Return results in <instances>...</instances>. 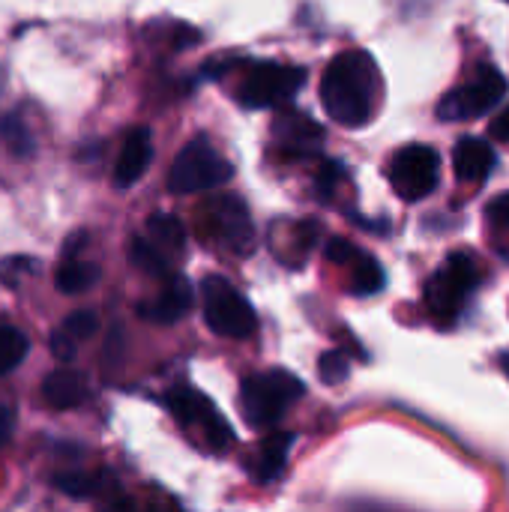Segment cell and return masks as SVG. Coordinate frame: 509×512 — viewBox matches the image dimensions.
<instances>
[{
    "instance_id": "cell-1",
    "label": "cell",
    "mask_w": 509,
    "mask_h": 512,
    "mask_svg": "<svg viewBox=\"0 0 509 512\" xmlns=\"http://www.w3.org/2000/svg\"><path fill=\"white\" fill-rule=\"evenodd\" d=\"M378 69L366 51H342L321 78V102L339 126H363L372 117Z\"/></svg>"
},
{
    "instance_id": "cell-2",
    "label": "cell",
    "mask_w": 509,
    "mask_h": 512,
    "mask_svg": "<svg viewBox=\"0 0 509 512\" xmlns=\"http://www.w3.org/2000/svg\"><path fill=\"white\" fill-rule=\"evenodd\" d=\"M303 396V384L282 372V369H273V372H264V375H252L243 381V390H240V405H243V414L249 420V426L255 429H270L282 420V414Z\"/></svg>"
},
{
    "instance_id": "cell-3",
    "label": "cell",
    "mask_w": 509,
    "mask_h": 512,
    "mask_svg": "<svg viewBox=\"0 0 509 512\" xmlns=\"http://www.w3.org/2000/svg\"><path fill=\"white\" fill-rule=\"evenodd\" d=\"M234 177L231 162L207 141V138H192L174 159L171 174H168V189L177 195H192V192H207L219 189Z\"/></svg>"
},
{
    "instance_id": "cell-4",
    "label": "cell",
    "mask_w": 509,
    "mask_h": 512,
    "mask_svg": "<svg viewBox=\"0 0 509 512\" xmlns=\"http://www.w3.org/2000/svg\"><path fill=\"white\" fill-rule=\"evenodd\" d=\"M201 309L207 327L222 339H246L255 333V312L246 297L222 276L201 282Z\"/></svg>"
},
{
    "instance_id": "cell-5",
    "label": "cell",
    "mask_w": 509,
    "mask_h": 512,
    "mask_svg": "<svg viewBox=\"0 0 509 512\" xmlns=\"http://www.w3.org/2000/svg\"><path fill=\"white\" fill-rule=\"evenodd\" d=\"M477 282H480L477 261L471 255H465V252L450 255L438 267V273L429 279V285H426V306H429V312L435 318H441V321L456 318L465 309V303H468L471 291L477 288Z\"/></svg>"
},
{
    "instance_id": "cell-6",
    "label": "cell",
    "mask_w": 509,
    "mask_h": 512,
    "mask_svg": "<svg viewBox=\"0 0 509 512\" xmlns=\"http://www.w3.org/2000/svg\"><path fill=\"white\" fill-rule=\"evenodd\" d=\"M507 87L509 84L501 69H495V66H480V72L474 75V81H468V84L450 90V93L438 102V117H441V120H450V123L486 117V114L495 111V105L504 99Z\"/></svg>"
},
{
    "instance_id": "cell-7",
    "label": "cell",
    "mask_w": 509,
    "mask_h": 512,
    "mask_svg": "<svg viewBox=\"0 0 509 512\" xmlns=\"http://www.w3.org/2000/svg\"><path fill=\"white\" fill-rule=\"evenodd\" d=\"M303 84H306V72L300 66L255 63L240 81L237 99L246 108H276V105L291 102Z\"/></svg>"
},
{
    "instance_id": "cell-8",
    "label": "cell",
    "mask_w": 509,
    "mask_h": 512,
    "mask_svg": "<svg viewBox=\"0 0 509 512\" xmlns=\"http://www.w3.org/2000/svg\"><path fill=\"white\" fill-rule=\"evenodd\" d=\"M441 180V156L426 144H408L393 156L390 183L402 201H423Z\"/></svg>"
},
{
    "instance_id": "cell-9",
    "label": "cell",
    "mask_w": 509,
    "mask_h": 512,
    "mask_svg": "<svg viewBox=\"0 0 509 512\" xmlns=\"http://www.w3.org/2000/svg\"><path fill=\"white\" fill-rule=\"evenodd\" d=\"M168 408H171L183 423H189V426L201 429V432H204V438L213 444V450H219V453H222V450L228 447L231 432H228L225 420L216 414V408L210 405V399H204L201 393L180 387V390H174V393L168 396Z\"/></svg>"
},
{
    "instance_id": "cell-10",
    "label": "cell",
    "mask_w": 509,
    "mask_h": 512,
    "mask_svg": "<svg viewBox=\"0 0 509 512\" xmlns=\"http://www.w3.org/2000/svg\"><path fill=\"white\" fill-rule=\"evenodd\" d=\"M213 222H216V231L222 237L225 246H231L234 252H249L252 249V219H249V210L240 198L234 195H225L213 204Z\"/></svg>"
},
{
    "instance_id": "cell-11",
    "label": "cell",
    "mask_w": 509,
    "mask_h": 512,
    "mask_svg": "<svg viewBox=\"0 0 509 512\" xmlns=\"http://www.w3.org/2000/svg\"><path fill=\"white\" fill-rule=\"evenodd\" d=\"M150 159H153V141H150V129H144V126H135V129H129V132H126V138H123L120 156H117L114 183H117L120 189H129V186H135V183L144 177V171H147Z\"/></svg>"
},
{
    "instance_id": "cell-12",
    "label": "cell",
    "mask_w": 509,
    "mask_h": 512,
    "mask_svg": "<svg viewBox=\"0 0 509 512\" xmlns=\"http://www.w3.org/2000/svg\"><path fill=\"white\" fill-rule=\"evenodd\" d=\"M495 165H498V156L489 141L474 138V135L459 138V144L453 150V168L462 183H486L489 174L495 171Z\"/></svg>"
},
{
    "instance_id": "cell-13",
    "label": "cell",
    "mask_w": 509,
    "mask_h": 512,
    "mask_svg": "<svg viewBox=\"0 0 509 512\" xmlns=\"http://www.w3.org/2000/svg\"><path fill=\"white\" fill-rule=\"evenodd\" d=\"M192 300H195L192 285H189L186 279L174 276V279L162 288V294H159L156 300L138 306V315L147 318V321H153V324H174V321H180V318L192 309Z\"/></svg>"
},
{
    "instance_id": "cell-14",
    "label": "cell",
    "mask_w": 509,
    "mask_h": 512,
    "mask_svg": "<svg viewBox=\"0 0 509 512\" xmlns=\"http://www.w3.org/2000/svg\"><path fill=\"white\" fill-rule=\"evenodd\" d=\"M291 447H294V435H288V432H273V435H267V438L258 444V450H255V456H252V462H249L252 480H258V483L276 480V477L285 471V462H288Z\"/></svg>"
},
{
    "instance_id": "cell-15",
    "label": "cell",
    "mask_w": 509,
    "mask_h": 512,
    "mask_svg": "<svg viewBox=\"0 0 509 512\" xmlns=\"http://www.w3.org/2000/svg\"><path fill=\"white\" fill-rule=\"evenodd\" d=\"M42 393H45V402L51 408L69 411V408H78L87 399V381L72 369H57V372H51L45 378Z\"/></svg>"
},
{
    "instance_id": "cell-16",
    "label": "cell",
    "mask_w": 509,
    "mask_h": 512,
    "mask_svg": "<svg viewBox=\"0 0 509 512\" xmlns=\"http://www.w3.org/2000/svg\"><path fill=\"white\" fill-rule=\"evenodd\" d=\"M99 282V264L93 261H81V258H66L57 270V291L63 294H84Z\"/></svg>"
},
{
    "instance_id": "cell-17",
    "label": "cell",
    "mask_w": 509,
    "mask_h": 512,
    "mask_svg": "<svg viewBox=\"0 0 509 512\" xmlns=\"http://www.w3.org/2000/svg\"><path fill=\"white\" fill-rule=\"evenodd\" d=\"M147 240L162 252V255H168V252H180L183 246H186V228H183V222L177 219V216H168V213H156V216H150V222H147Z\"/></svg>"
},
{
    "instance_id": "cell-18",
    "label": "cell",
    "mask_w": 509,
    "mask_h": 512,
    "mask_svg": "<svg viewBox=\"0 0 509 512\" xmlns=\"http://www.w3.org/2000/svg\"><path fill=\"white\" fill-rule=\"evenodd\" d=\"M27 351H30L27 336L15 324L0 321V375H9L27 357Z\"/></svg>"
},
{
    "instance_id": "cell-19",
    "label": "cell",
    "mask_w": 509,
    "mask_h": 512,
    "mask_svg": "<svg viewBox=\"0 0 509 512\" xmlns=\"http://www.w3.org/2000/svg\"><path fill=\"white\" fill-rule=\"evenodd\" d=\"M282 123H288V132H282V129H276V132L294 153H309L321 138V129L312 120H306L303 114H291V120H282Z\"/></svg>"
},
{
    "instance_id": "cell-20",
    "label": "cell",
    "mask_w": 509,
    "mask_h": 512,
    "mask_svg": "<svg viewBox=\"0 0 509 512\" xmlns=\"http://www.w3.org/2000/svg\"><path fill=\"white\" fill-rule=\"evenodd\" d=\"M351 282H354V291L357 294H375L384 288V270L381 264L372 258V255H357L351 261Z\"/></svg>"
},
{
    "instance_id": "cell-21",
    "label": "cell",
    "mask_w": 509,
    "mask_h": 512,
    "mask_svg": "<svg viewBox=\"0 0 509 512\" xmlns=\"http://www.w3.org/2000/svg\"><path fill=\"white\" fill-rule=\"evenodd\" d=\"M54 486L63 495L84 501V498H93V495L102 492V477H90V474H81V471H66V474L54 477Z\"/></svg>"
},
{
    "instance_id": "cell-22",
    "label": "cell",
    "mask_w": 509,
    "mask_h": 512,
    "mask_svg": "<svg viewBox=\"0 0 509 512\" xmlns=\"http://www.w3.org/2000/svg\"><path fill=\"white\" fill-rule=\"evenodd\" d=\"M132 261L141 270L153 273V276H165L168 273V255H162L147 237H135L132 240Z\"/></svg>"
},
{
    "instance_id": "cell-23",
    "label": "cell",
    "mask_w": 509,
    "mask_h": 512,
    "mask_svg": "<svg viewBox=\"0 0 509 512\" xmlns=\"http://www.w3.org/2000/svg\"><path fill=\"white\" fill-rule=\"evenodd\" d=\"M72 342H84V339H90L96 330H99V315L96 312H90V309H81V312H72L66 321H63V327H60Z\"/></svg>"
},
{
    "instance_id": "cell-24",
    "label": "cell",
    "mask_w": 509,
    "mask_h": 512,
    "mask_svg": "<svg viewBox=\"0 0 509 512\" xmlns=\"http://www.w3.org/2000/svg\"><path fill=\"white\" fill-rule=\"evenodd\" d=\"M318 369L327 384H342L348 378V357L342 351H327V354H321Z\"/></svg>"
},
{
    "instance_id": "cell-25",
    "label": "cell",
    "mask_w": 509,
    "mask_h": 512,
    "mask_svg": "<svg viewBox=\"0 0 509 512\" xmlns=\"http://www.w3.org/2000/svg\"><path fill=\"white\" fill-rule=\"evenodd\" d=\"M0 135H3V141L15 150V153H30V135H27V129L15 120V117H6L3 120V126H0Z\"/></svg>"
},
{
    "instance_id": "cell-26",
    "label": "cell",
    "mask_w": 509,
    "mask_h": 512,
    "mask_svg": "<svg viewBox=\"0 0 509 512\" xmlns=\"http://www.w3.org/2000/svg\"><path fill=\"white\" fill-rule=\"evenodd\" d=\"M48 345H51V354L60 360V363H69L72 357H75V348H78V342H72L63 330H57V333H51V339H48Z\"/></svg>"
},
{
    "instance_id": "cell-27",
    "label": "cell",
    "mask_w": 509,
    "mask_h": 512,
    "mask_svg": "<svg viewBox=\"0 0 509 512\" xmlns=\"http://www.w3.org/2000/svg\"><path fill=\"white\" fill-rule=\"evenodd\" d=\"M102 512H174L171 507H159V504H138L132 498H114L111 504H105Z\"/></svg>"
},
{
    "instance_id": "cell-28",
    "label": "cell",
    "mask_w": 509,
    "mask_h": 512,
    "mask_svg": "<svg viewBox=\"0 0 509 512\" xmlns=\"http://www.w3.org/2000/svg\"><path fill=\"white\" fill-rule=\"evenodd\" d=\"M357 255H360V249L348 240H330V246H327V258L336 264H351Z\"/></svg>"
},
{
    "instance_id": "cell-29",
    "label": "cell",
    "mask_w": 509,
    "mask_h": 512,
    "mask_svg": "<svg viewBox=\"0 0 509 512\" xmlns=\"http://www.w3.org/2000/svg\"><path fill=\"white\" fill-rule=\"evenodd\" d=\"M486 216H489V222H492V225H498V228H509V192L498 195V198L486 207Z\"/></svg>"
},
{
    "instance_id": "cell-30",
    "label": "cell",
    "mask_w": 509,
    "mask_h": 512,
    "mask_svg": "<svg viewBox=\"0 0 509 512\" xmlns=\"http://www.w3.org/2000/svg\"><path fill=\"white\" fill-rule=\"evenodd\" d=\"M489 135L495 138V141H504L509 144V105L492 120V126H489Z\"/></svg>"
},
{
    "instance_id": "cell-31",
    "label": "cell",
    "mask_w": 509,
    "mask_h": 512,
    "mask_svg": "<svg viewBox=\"0 0 509 512\" xmlns=\"http://www.w3.org/2000/svg\"><path fill=\"white\" fill-rule=\"evenodd\" d=\"M9 435H12V411L0 405V447L9 441Z\"/></svg>"
},
{
    "instance_id": "cell-32",
    "label": "cell",
    "mask_w": 509,
    "mask_h": 512,
    "mask_svg": "<svg viewBox=\"0 0 509 512\" xmlns=\"http://www.w3.org/2000/svg\"><path fill=\"white\" fill-rule=\"evenodd\" d=\"M501 369L507 372V378H509V354H501Z\"/></svg>"
},
{
    "instance_id": "cell-33",
    "label": "cell",
    "mask_w": 509,
    "mask_h": 512,
    "mask_svg": "<svg viewBox=\"0 0 509 512\" xmlns=\"http://www.w3.org/2000/svg\"><path fill=\"white\" fill-rule=\"evenodd\" d=\"M507 3H509V0H507Z\"/></svg>"
}]
</instances>
